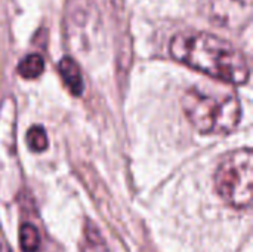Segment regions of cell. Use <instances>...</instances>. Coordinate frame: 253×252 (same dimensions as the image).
Instances as JSON below:
<instances>
[{"label": "cell", "mask_w": 253, "mask_h": 252, "mask_svg": "<svg viewBox=\"0 0 253 252\" xmlns=\"http://www.w3.org/2000/svg\"><path fill=\"white\" fill-rule=\"evenodd\" d=\"M44 70V61L37 53H30L18 65V73L24 79H37Z\"/></svg>", "instance_id": "8992f818"}, {"label": "cell", "mask_w": 253, "mask_h": 252, "mask_svg": "<svg viewBox=\"0 0 253 252\" xmlns=\"http://www.w3.org/2000/svg\"><path fill=\"white\" fill-rule=\"evenodd\" d=\"M169 50L176 61L222 82L243 85L249 80L251 68L245 55L233 43L212 33L176 34Z\"/></svg>", "instance_id": "6da1fadb"}, {"label": "cell", "mask_w": 253, "mask_h": 252, "mask_svg": "<svg viewBox=\"0 0 253 252\" xmlns=\"http://www.w3.org/2000/svg\"><path fill=\"white\" fill-rule=\"evenodd\" d=\"M27 144L31 151L40 153L47 149V135L42 126H31L27 132Z\"/></svg>", "instance_id": "ba28073f"}, {"label": "cell", "mask_w": 253, "mask_h": 252, "mask_svg": "<svg viewBox=\"0 0 253 252\" xmlns=\"http://www.w3.org/2000/svg\"><path fill=\"white\" fill-rule=\"evenodd\" d=\"M0 252H12V251L7 248V245H1V244H0Z\"/></svg>", "instance_id": "9c48e42d"}, {"label": "cell", "mask_w": 253, "mask_h": 252, "mask_svg": "<svg viewBox=\"0 0 253 252\" xmlns=\"http://www.w3.org/2000/svg\"><path fill=\"white\" fill-rule=\"evenodd\" d=\"M212 16L221 27H243L251 18V0H213Z\"/></svg>", "instance_id": "277c9868"}, {"label": "cell", "mask_w": 253, "mask_h": 252, "mask_svg": "<svg viewBox=\"0 0 253 252\" xmlns=\"http://www.w3.org/2000/svg\"><path fill=\"white\" fill-rule=\"evenodd\" d=\"M19 244L24 252H36L40 247L39 230L33 224H24L19 229Z\"/></svg>", "instance_id": "52a82bcc"}, {"label": "cell", "mask_w": 253, "mask_h": 252, "mask_svg": "<svg viewBox=\"0 0 253 252\" xmlns=\"http://www.w3.org/2000/svg\"><path fill=\"white\" fill-rule=\"evenodd\" d=\"M252 150L239 149L228 153L215 172V189L230 206L246 209L252 202Z\"/></svg>", "instance_id": "3957f363"}, {"label": "cell", "mask_w": 253, "mask_h": 252, "mask_svg": "<svg viewBox=\"0 0 253 252\" xmlns=\"http://www.w3.org/2000/svg\"><path fill=\"white\" fill-rule=\"evenodd\" d=\"M59 74H61L67 89L73 95L80 97L83 94V91H84L83 76H82L79 65L76 64V61H73L70 56L62 58L59 61Z\"/></svg>", "instance_id": "5b68a950"}, {"label": "cell", "mask_w": 253, "mask_h": 252, "mask_svg": "<svg viewBox=\"0 0 253 252\" xmlns=\"http://www.w3.org/2000/svg\"><path fill=\"white\" fill-rule=\"evenodd\" d=\"M181 105L188 122L206 135L230 134L240 122V102L233 94L208 92L194 86L184 94Z\"/></svg>", "instance_id": "7a4b0ae2"}]
</instances>
